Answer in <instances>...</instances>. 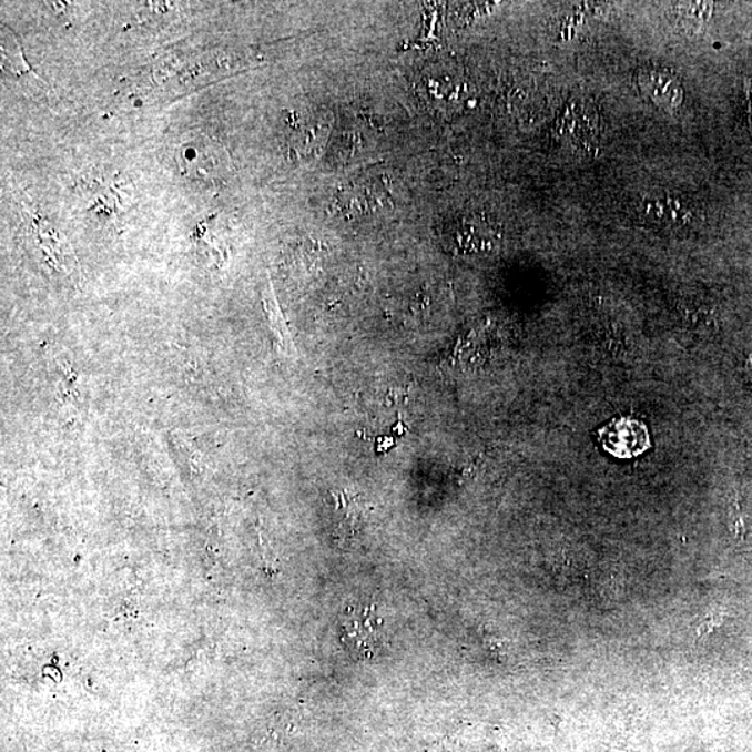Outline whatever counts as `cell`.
Wrapping results in <instances>:
<instances>
[{
  "label": "cell",
  "instance_id": "1",
  "mask_svg": "<svg viewBox=\"0 0 752 752\" xmlns=\"http://www.w3.org/2000/svg\"><path fill=\"white\" fill-rule=\"evenodd\" d=\"M341 640L352 656L368 661L385 647L384 620L370 607H352L341 620Z\"/></svg>",
  "mask_w": 752,
  "mask_h": 752
},
{
  "label": "cell",
  "instance_id": "2",
  "mask_svg": "<svg viewBox=\"0 0 752 752\" xmlns=\"http://www.w3.org/2000/svg\"><path fill=\"white\" fill-rule=\"evenodd\" d=\"M225 150L209 138L195 135L180 145L177 161L183 174L194 180L220 177L226 165Z\"/></svg>",
  "mask_w": 752,
  "mask_h": 752
},
{
  "label": "cell",
  "instance_id": "3",
  "mask_svg": "<svg viewBox=\"0 0 752 752\" xmlns=\"http://www.w3.org/2000/svg\"><path fill=\"white\" fill-rule=\"evenodd\" d=\"M637 83L657 106L669 113L678 112L684 101V90L678 78L661 68H642Z\"/></svg>",
  "mask_w": 752,
  "mask_h": 752
},
{
  "label": "cell",
  "instance_id": "4",
  "mask_svg": "<svg viewBox=\"0 0 752 752\" xmlns=\"http://www.w3.org/2000/svg\"><path fill=\"white\" fill-rule=\"evenodd\" d=\"M637 210L644 220L663 226L691 225L697 217L694 210L687 201L668 193L644 195Z\"/></svg>",
  "mask_w": 752,
  "mask_h": 752
},
{
  "label": "cell",
  "instance_id": "5",
  "mask_svg": "<svg viewBox=\"0 0 752 752\" xmlns=\"http://www.w3.org/2000/svg\"><path fill=\"white\" fill-rule=\"evenodd\" d=\"M604 448L619 457L642 454L648 448V434L644 425L634 419H620L610 424L601 433Z\"/></svg>",
  "mask_w": 752,
  "mask_h": 752
},
{
  "label": "cell",
  "instance_id": "6",
  "mask_svg": "<svg viewBox=\"0 0 752 752\" xmlns=\"http://www.w3.org/2000/svg\"><path fill=\"white\" fill-rule=\"evenodd\" d=\"M713 4L711 3H680L678 18L680 24L690 30H699L710 19Z\"/></svg>",
  "mask_w": 752,
  "mask_h": 752
},
{
  "label": "cell",
  "instance_id": "7",
  "mask_svg": "<svg viewBox=\"0 0 752 752\" xmlns=\"http://www.w3.org/2000/svg\"><path fill=\"white\" fill-rule=\"evenodd\" d=\"M745 100H746V119H749L750 133L752 135V81L745 80Z\"/></svg>",
  "mask_w": 752,
  "mask_h": 752
}]
</instances>
